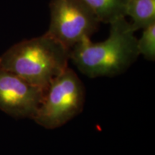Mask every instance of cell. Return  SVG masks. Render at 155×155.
Segmentation results:
<instances>
[{
	"label": "cell",
	"mask_w": 155,
	"mask_h": 155,
	"mask_svg": "<svg viewBox=\"0 0 155 155\" xmlns=\"http://www.w3.org/2000/svg\"><path fill=\"white\" fill-rule=\"evenodd\" d=\"M139 55L149 61L155 59V23L143 29L142 35L137 40Z\"/></svg>",
	"instance_id": "ba28073f"
},
{
	"label": "cell",
	"mask_w": 155,
	"mask_h": 155,
	"mask_svg": "<svg viewBox=\"0 0 155 155\" xmlns=\"http://www.w3.org/2000/svg\"><path fill=\"white\" fill-rule=\"evenodd\" d=\"M126 16L132 19L134 30H143L155 23V0H129Z\"/></svg>",
	"instance_id": "8992f818"
},
{
	"label": "cell",
	"mask_w": 155,
	"mask_h": 155,
	"mask_svg": "<svg viewBox=\"0 0 155 155\" xmlns=\"http://www.w3.org/2000/svg\"><path fill=\"white\" fill-rule=\"evenodd\" d=\"M85 101L86 89L82 81L68 67L45 90L32 120L45 129H57L83 111Z\"/></svg>",
	"instance_id": "3957f363"
},
{
	"label": "cell",
	"mask_w": 155,
	"mask_h": 155,
	"mask_svg": "<svg viewBox=\"0 0 155 155\" xmlns=\"http://www.w3.org/2000/svg\"><path fill=\"white\" fill-rule=\"evenodd\" d=\"M91 7L101 22L111 24L126 17L129 0H84Z\"/></svg>",
	"instance_id": "52a82bcc"
},
{
	"label": "cell",
	"mask_w": 155,
	"mask_h": 155,
	"mask_svg": "<svg viewBox=\"0 0 155 155\" xmlns=\"http://www.w3.org/2000/svg\"><path fill=\"white\" fill-rule=\"evenodd\" d=\"M45 91L0 68V110L17 119H33Z\"/></svg>",
	"instance_id": "5b68a950"
},
{
	"label": "cell",
	"mask_w": 155,
	"mask_h": 155,
	"mask_svg": "<svg viewBox=\"0 0 155 155\" xmlns=\"http://www.w3.org/2000/svg\"><path fill=\"white\" fill-rule=\"evenodd\" d=\"M71 50L49 35L14 45L0 56V68L45 90L67 68Z\"/></svg>",
	"instance_id": "7a4b0ae2"
},
{
	"label": "cell",
	"mask_w": 155,
	"mask_h": 155,
	"mask_svg": "<svg viewBox=\"0 0 155 155\" xmlns=\"http://www.w3.org/2000/svg\"><path fill=\"white\" fill-rule=\"evenodd\" d=\"M108 38L101 42L86 38L71 50L70 59L89 78L111 77L125 72L139 55L131 23L125 17L111 22Z\"/></svg>",
	"instance_id": "6da1fadb"
},
{
	"label": "cell",
	"mask_w": 155,
	"mask_h": 155,
	"mask_svg": "<svg viewBox=\"0 0 155 155\" xmlns=\"http://www.w3.org/2000/svg\"><path fill=\"white\" fill-rule=\"evenodd\" d=\"M50 22L46 34L71 50L96 32L101 23L84 0H50Z\"/></svg>",
	"instance_id": "277c9868"
}]
</instances>
